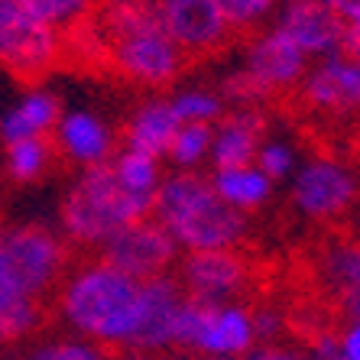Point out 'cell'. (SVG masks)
Segmentation results:
<instances>
[{"label":"cell","mask_w":360,"mask_h":360,"mask_svg":"<svg viewBox=\"0 0 360 360\" xmlns=\"http://www.w3.org/2000/svg\"><path fill=\"white\" fill-rule=\"evenodd\" d=\"M88 23L110 72L150 88H162L182 72L185 59L162 30L160 0H101Z\"/></svg>","instance_id":"obj_1"},{"label":"cell","mask_w":360,"mask_h":360,"mask_svg":"<svg viewBox=\"0 0 360 360\" xmlns=\"http://www.w3.org/2000/svg\"><path fill=\"white\" fill-rule=\"evenodd\" d=\"M153 214L169 237L192 253L231 250L243 234V218L201 176H172L153 195Z\"/></svg>","instance_id":"obj_2"},{"label":"cell","mask_w":360,"mask_h":360,"mask_svg":"<svg viewBox=\"0 0 360 360\" xmlns=\"http://www.w3.org/2000/svg\"><path fill=\"white\" fill-rule=\"evenodd\" d=\"M153 198L134 195L114 172V162L88 166L62 205V224L75 240L104 243L134 221L150 218Z\"/></svg>","instance_id":"obj_3"},{"label":"cell","mask_w":360,"mask_h":360,"mask_svg":"<svg viewBox=\"0 0 360 360\" xmlns=\"http://www.w3.org/2000/svg\"><path fill=\"white\" fill-rule=\"evenodd\" d=\"M136 305L140 283L110 269L108 263L82 269L62 292L68 321L101 341H127L136 321Z\"/></svg>","instance_id":"obj_4"},{"label":"cell","mask_w":360,"mask_h":360,"mask_svg":"<svg viewBox=\"0 0 360 360\" xmlns=\"http://www.w3.org/2000/svg\"><path fill=\"white\" fill-rule=\"evenodd\" d=\"M65 263L62 243L42 227L0 231V285L39 302L49 292Z\"/></svg>","instance_id":"obj_5"},{"label":"cell","mask_w":360,"mask_h":360,"mask_svg":"<svg viewBox=\"0 0 360 360\" xmlns=\"http://www.w3.org/2000/svg\"><path fill=\"white\" fill-rule=\"evenodd\" d=\"M59 33L26 0H0V65L20 82H39L59 62Z\"/></svg>","instance_id":"obj_6"},{"label":"cell","mask_w":360,"mask_h":360,"mask_svg":"<svg viewBox=\"0 0 360 360\" xmlns=\"http://www.w3.org/2000/svg\"><path fill=\"white\" fill-rule=\"evenodd\" d=\"M104 247V263L110 269H117L124 276L146 283L153 276H162V269L176 257V240L169 237V231L153 218H143L127 224L124 231L101 243Z\"/></svg>","instance_id":"obj_7"},{"label":"cell","mask_w":360,"mask_h":360,"mask_svg":"<svg viewBox=\"0 0 360 360\" xmlns=\"http://www.w3.org/2000/svg\"><path fill=\"white\" fill-rule=\"evenodd\" d=\"M160 20L182 59L208 56L234 33L221 10V0H160Z\"/></svg>","instance_id":"obj_8"},{"label":"cell","mask_w":360,"mask_h":360,"mask_svg":"<svg viewBox=\"0 0 360 360\" xmlns=\"http://www.w3.org/2000/svg\"><path fill=\"white\" fill-rule=\"evenodd\" d=\"M185 305V292L176 279L153 276L140 283V305H136V321L127 344L156 351L176 341V321Z\"/></svg>","instance_id":"obj_9"},{"label":"cell","mask_w":360,"mask_h":360,"mask_svg":"<svg viewBox=\"0 0 360 360\" xmlns=\"http://www.w3.org/2000/svg\"><path fill=\"white\" fill-rule=\"evenodd\" d=\"M295 208L309 218H338L357 198V179L335 160H315L299 172L292 185Z\"/></svg>","instance_id":"obj_10"},{"label":"cell","mask_w":360,"mask_h":360,"mask_svg":"<svg viewBox=\"0 0 360 360\" xmlns=\"http://www.w3.org/2000/svg\"><path fill=\"white\" fill-rule=\"evenodd\" d=\"M185 292L195 302L227 305L250 283V269L234 250H198L182 266Z\"/></svg>","instance_id":"obj_11"},{"label":"cell","mask_w":360,"mask_h":360,"mask_svg":"<svg viewBox=\"0 0 360 360\" xmlns=\"http://www.w3.org/2000/svg\"><path fill=\"white\" fill-rule=\"evenodd\" d=\"M305 56L341 52V20L325 0H285L279 26Z\"/></svg>","instance_id":"obj_12"},{"label":"cell","mask_w":360,"mask_h":360,"mask_svg":"<svg viewBox=\"0 0 360 360\" xmlns=\"http://www.w3.org/2000/svg\"><path fill=\"white\" fill-rule=\"evenodd\" d=\"M305 59L309 56L283 30H269L247 52V68L243 72H250L269 94H276L279 88H289V84L299 82L302 72H305Z\"/></svg>","instance_id":"obj_13"},{"label":"cell","mask_w":360,"mask_h":360,"mask_svg":"<svg viewBox=\"0 0 360 360\" xmlns=\"http://www.w3.org/2000/svg\"><path fill=\"white\" fill-rule=\"evenodd\" d=\"M305 101L321 110H357L360 108V75L357 62L344 56H328L309 78H305Z\"/></svg>","instance_id":"obj_14"},{"label":"cell","mask_w":360,"mask_h":360,"mask_svg":"<svg viewBox=\"0 0 360 360\" xmlns=\"http://www.w3.org/2000/svg\"><path fill=\"white\" fill-rule=\"evenodd\" d=\"M260 136H263V117L253 110H237L231 117L221 120L218 134L211 136V156L214 166L221 169H243L250 166L260 153Z\"/></svg>","instance_id":"obj_15"},{"label":"cell","mask_w":360,"mask_h":360,"mask_svg":"<svg viewBox=\"0 0 360 360\" xmlns=\"http://www.w3.org/2000/svg\"><path fill=\"white\" fill-rule=\"evenodd\" d=\"M253 341V321L250 311H243L240 305H211L205 331L198 338V351L211 354V357H231V354H243Z\"/></svg>","instance_id":"obj_16"},{"label":"cell","mask_w":360,"mask_h":360,"mask_svg":"<svg viewBox=\"0 0 360 360\" xmlns=\"http://www.w3.org/2000/svg\"><path fill=\"white\" fill-rule=\"evenodd\" d=\"M179 127L182 124H179L172 104H162V101L146 104L136 110V117L127 127V150L146 153L156 160L160 153H169V143H172Z\"/></svg>","instance_id":"obj_17"},{"label":"cell","mask_w":360,"mask_h":360,"mask_svg":"<svg viewBox=\"0 0 360 360\" xmlns=\"http://www.w3.org/2000/svg\"><path fill=\"white\" fill-rule=\"evenodd\" d=\"M325 279L347 319L360 321V243H341L325 257Z\"/></svg>","instance_id":"obj_18"},{"label":"cell","mask_w":360,"mask_h":360,"mask_svg":"<svg viewBox=\"0 0 360 360\" xmlns=\"http://www.w3.org/2000/svg\"><path fill=\"white\" fill-rule=\"evenodd\" d=\"M59 140L65 146V153H72L84 166L108 162L110 156V134L91 114H68L59 124Z\"/></svg>","instance_id":"obj_19"},{"label":"cell","mask_w":360,"mask_h":360,"mask_svg":"<svg viewBox=\"0 0 360 360\" xmlns=\"http://www.w3.org/2000/svg\"><path fill=\"white\" fill-rule=\"evenodd\" d=\"M59 117V101L52 94H30L10 110L7 117L0 120V136L7 143L30 140V136H42Z\"/></svg>","instance_id":"obj_20"},{"label":"cell","mask_w":360,"mask_h":360,"mask_svg":"<svg viewBox=\"0 0 360 360\" xmlns=\"http://www.w3.org/2000/svg\"><path fill=\"white\" fill-rule=\"evenodd\" d=\"M211 185H214V192H218L234 211L257 208V205H263L266 195H269V179L263 176L260 169H253V166L221 169Z\"/></svg>","instance_id":"obj_21"},{"label":"cell","mask_w":360,"mask_h":360,"mask_svg":"<svg viewBox=\"0 0 360 360\" xmlns=\"http://www.w3.org/2000/svg\"><path fill=\"white\" fill-rule=\"evenodd\" d=\"M30 10H33L36 17L42 23H49L56 33H75L82 26H88L91 20L94 7H98L101 0H26Z\"/></svg>","instance_id":"obj_22"},{"label":"cell","mask_w":360,"mask_h":360,"mask_svg":"<svg viewBox=\"0 0 360 360\" xmlns=\"http://www.w3.org/2000/svg\"><path fill=\"white\" fill-rule=\"evenodd\" d=\"M39 325V302L0 285V344L17 341Z\"/></svg>","instance_id":"obj_23"},{"label":"cell","mask_w":360,"mask_h":360,"mask_svg":"<svg viewBox=\"0 0 360 360\" xmlns=\"http://www.w3.org/2000/svg\"><path fill=\"white\" fill-rule=\"evenodd\" d=\"M114 172H117V179L130 188V192L143 195V198H153L156 188H160V169H156V160L146 156V153L124 150L120 160L114 162Z\"/></svg>","instance_id":"obj_24"},{"label":"cell","mask_w":360,"mask_h":360,"mask_svg":"<svg viewBox=\"0 0 360 360\" xmlns=\"http://www.w3.org/2000/svg\"><path fill=\"white\" fill-rule=\"evenodd\" d=\"M49 162V143L42 136H30V140H17L7 143V166L10 176L20 179V182H30L46 169Z\"/></svg>","instance_id":"obj_25"},{"label":"cell","mask_w":360,"mask_h":360,"mask_svg":"<svg viewBox=\"0 0 360 360\" xmlns=\"http://www.w3.org/2000/svg\"><path fill=\"white\" fill-rule=\"evenodd\" d=\"M211 150V127L208 124H182L169 143V156L179 166H192Z\"/></svg>","instance_id":"obj_26"},{"label":"cell","mask_w":360,"mask_h":360,"mask_svg":"<svg viewBox=\"0 0 360 360\" xmlns=\"http://www.w3.org/2000/svg\"><path fill=\"white\" fill-rule=\"evenodd\" d=\"M179 124H211L221 114V101L208 91H188L172 101Z\"/></svg>","instance_id":"obj_27"},{"label":"cell","mask_w":360,"mask_h":360,"mask_svg":"<svg viewBox=\"0 0 360 360\" xmlns=\"http://www.w3.org/2000/svg\"><path fill=\"white\" fill-rule=\"evenodd\" d=\"M276 4L279 0H221V10H224L231 30H247V26L266 17Z\"/></svg>","instance_id":"obj_28"},{"label":"cell","mask_w":360,"mask_h":360,"mask_svg":"<svg viewBox=\"0 0 360 360\" xmlns=\"http://www.w3.org/2000/svg\"><path fill=\"white\" fill-rule=\"evenodd\" d=\"M257 160H260V172L273 182V179H283L292 169V150L283 143H269V146H260Z\"/></svg>","instance_id":"obj_29"},{"label":"cell","mask_w":360,"mask_h":360,"mask_svg":"<svg viewBox=\"0 0 360 360\" xmlns=\"http://www.w3.org/2000/svg\"><path fill=\"white\" fill-rule=\"evenodd\" d=\"M224 94L231 101H240V104H253V101L269 98V91L250 75V72H237V75L227 78V82H224Z\"/></svg>","instance_id":"obj_30"},{"label":"cell","mask_w":360,"mask_h":360,"mask_svg":"<svg viewBox=\"0 0 360 360\" xmlns=\"http://www.w3.org/2000/svg\"><path fill=\"white\" fill-rule=\"evenodd\" d=\"M33 360H98V354L84 344H56V347L39 351Z\"/></svg>","instance_id":"obj_31"},{"label":"cell","mask_w":360,"mask_h":360,"mask_svg":"<svg viewBox=\"0 0 360 360\" xmlns=\"http://www.w3.org/2000/svg\"><path fill=\"white\" fill-rule=\"evenodd\" d=\"M344 59L360 62V20H351V23H341V52Z\"/></svg>","instance_id":"obj_32"},{"label":"cell","mask_w":360,"mask_h":360,"mask_svg":"<svg viewBox=\"0 0 360 360\" xmlns=\"http://www.w3.org/2000/svg\"><path fill=\"white\" fill-rule=\"evenodd\" d=\"M315 360H347V357H344V351H341V341L321 335L319 341H315Z\"/></svg>","instance_id":"obj_33"},{"label":"cell","mask_w":360,"mask_h":360,"mask_svg":"<svg viewBox=\"0 0 360 360\" xmlns=\"http://www.w3.org/2000/svg\"><path fill=\"white\" fill-rule=\"evenodd\" d=\"M341 351L347 360H360V321H354L341 338Z\"/></svg>","instance_id":"obj_34"},{"label":"cell","mask_w":360,"mask_h":360,"mask_svg":"<svg viewBox=\"0 0 360 360\" xmlns=\"http://www.w3.org/2000/svg\"><path fill=\"white\" fill-rule=\"evenodd\" d=\"M328 7L338 13L341 23H351V20H360V0H325Z\"/></svg>","instance_id":"obj_35"},{"label":"cell","mask_w":360,"mask_h":360,"mask_svg":"<svg viewBox=\"0 0 360 360\" xmlns=\"http://www.w3.org/2000/svg\"><path fill=\"white\" fill-rule=\"evenodd\" d=\"M250 360H299L295 354L289 351H276V347H266V351H257Z\"/></svg>","instance_id":"obj_36"},{"label":"cell","mask_w":360,"mask_h":360,"mask_svg":"<svg viewBox=\"0 0 360 360\" xmlns=\"http://www.w3.org/2000/svg\"><path fill=\"white\" fill-rule=\"evenodd\" d=\"M357 75H360V62H357Z\"/></svg>","instance_id":"obj_37"}]
</instances>
